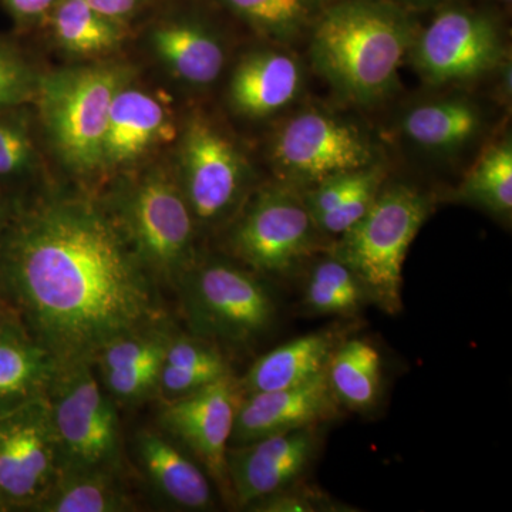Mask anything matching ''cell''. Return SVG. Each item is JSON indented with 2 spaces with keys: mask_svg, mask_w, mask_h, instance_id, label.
Listing matches in <instances>:
<instances>
[{
  "mask_svg": "<svg viewBox=\"0 0 512 512\" xmlns=\"http://www.w3.org/2000/svg\"><path fill=\"white\" fill-rule=\"evenodd\" d=\"M497 2L504 3V5H510L511 0H497Z\"/></svg>",
  "mask_w": 512,
  "mask_h": 512,
  "instance_id": "obj_40",
  "label": "cell"
},
{
  "mask_svg": "<svg viewBox=\"0 0 512 512\" xmlns=\"http://www.w3.org/2000/svg\"><path fill=\"white\" fill-rule=\"evenodd\" d=\"M173 130L171 114L154 94L124 86L114 97L103 141L101 173L130 167Z\"/></svg>",
  "mask_w": 512,
  "mask_h": 512,
  "instance_id": "obj_20",
  "label": "cell"
},
{
  "mask_svg": "<svg viewBox=\"0 0 512 512\" xmlns=\"http://www.w3.org/2000/svg\"><path fill=\"white\" fill-rule=\"evenodd\" d=\"M319 447L318 426L229 447L227 468L232 497L241 507H249L292 487L311 466Z\"/></svg>",
  "mask_w": 512,
  "mask_h": 512,
  "instance_id": "obj_14",
  "label": "cell"
},
{
  "mask_svg": "<svg viewBox=\"0 0 512 512\" xmlns=\"http://www.w3.org/2000/svg\"><path fill=\"white\" fill-rule=\"evenodd\" d=\"M386 181V165L373 164L326 178L302 197L319 231L338 238L369 211Z\"/></svg>",
  "mask_w": 512,
  "mask_h": 512,
  "instance_id": "obj_22",
  "label": "cell"
},
{
  "mask_svg": "<svg viewBox=\"0 0 512 512\" xmlns=\"http://www.w3.org/2000/svg\"><path fill=\"white\" fill-rule=\"evenodd\" d=\"M326 504L313 491H295L291 487L249 505V510L262 512H312L325 510Z\"/></svg>",
  "mask_w": 512,
  "mask_h": 512,
  "instance_id": "obj_34",
  "label": "cell"
},
{
  "mask_svg": "<svg viewBox=\"0 0 512 512\" xmlns=\"http://www.w3.org/2000/svg\"><path fill=\"white\" fill-rule=\"evenodd\" d=\"M39 164L32 120L25 106L0 111V183L25 180Z\"/></svg>",
  "mask_w": 512,
  "mask_h": 512,
  "instance_id": "obj_31",
  "label": "cell"
},
{
  "mask_svg": "<svg viewBox=\"0 0 512 512\" xmlns=\"http://www.w3.org/2000/svg\"><path fill=\"white\" fill-rule=\"evenodd\" d=\"M13 207H15V204L0 191V235H2L3 229H5L6 224H8Z\"/></svg>",
  "mask_w": 512,
  "mask_h": 512,
  "instance_id": "obj_39",
  "label": "cell"
},
{
  "mask_svg": "<svg viewBox=\"0 0 512 512\" xmlns=\"http://www.w3.org/2000/svg\"><path fill=\"white\" fill-rule=\"evenodd\" d=\"M62 471L46 399L0 416V510L33 511Z\"/></svg>",
  "mask_w": 512,
  "mask_h": 512,
  "instance_id": "obj_12",
  "label": "cell"
},
{
  "mask_svg": "<svg viewBox=\"0 0 512 512\" xmlns=\"http://www.w3.org/2000/svg\"><path fill=\"white\" fill-rule=\"evenodd\" d=\"M94 10L117 22L124 23L146 5L147 0H84Z\"/></svg>",
  "mask_w": 512,
  "mask_h": 512,
  "instance_id": "obj_36",
  "label": "cell"
},
{
  "mask_svg": "<svg viewBox=\"0 0 512 512\" xmlns=\"http://www.w3.org/2000/svg\"><path fill=\"white\" fill-rule=\"evenodd\" d=\"M136 510V503L117 480L116 471L62 470L37 512H123Z\"/></svg>",
  "mask_w": 512,
  "mask_h": 512,
  "instance_id": "obj_26",
  "label": "cell"
},
{
  "mask_svg": "<svg viewBox=\"0 0 512 512\" xmlns=\"http://www.w3.org/2000/svg\"><path fill=\"white\" fill-rule=\"evenodd\" d=\"M431 211L433 201L426 192L386 181L369 211L326 251L356 275L370 302L399 312L407 252Z\"/></svg>",
  "mask_w": 512,
  "mask_h": 512,
  "instance_id": "obj_3",
  "label": "cell"
},
{
  "mask_svg": "<svg viewBox=\"0 0 512 512\" xmlns=\"http://www.w3.org/2000/svg\"><path fill=\"white\" fill-rule=\"evenodd\" d=\"M56 0H5L9 12L20 23H36L47 18Z\"/></svg>",
  "mask_w": 512,
  "mask_h": 512,
  "instance_id": "obj_35",
  "label": "cell"
},
{
  "mask_svg": "<svg viewBox=\"0 0 512 512\" xmlns=\"http://www.w3.org/2000/svg\"><path fill=\"white\" fill-rule=\"evenodd\" d=\"M369 301L365 289L352 271L326 251L309 272L305 305L319 315H352Z\"/></svg>",
  "mask_w": 512,
  "mask_h": 512,
  "instance_id": "obj_30",
  "label": "cell"
},
{
  "mask_svg": "<svg viewBox=\"0 0 512 512\" xmlns=\"http://www.w3.org/2000/svg\"><path fill=\"white\" fill-rule=\"evenodd\" d=\"M402 8L416 12V10H436L441 6L450 5V3L460 2V0H392Z\"/></svg>",
  "mask_w": 512,
  "mask_h": 512,
  "instance_id": "obj_38",
  "label": "cell"
},
{
  "mask_svg": "<svg viewBox=\"0 0 512 512\" xmlns=\"http://www.w3.org/2000/svg\"><path fill=\"white\" fill-rule=\"evenodd\" d=\"M0 511H2V510H0Z\"/></svg>",
  "mask_w": 512,
  "mask_h": 512,
  "instance_id": "obj_41",
  "label": "cell"
},
{
  "mask_svg": "<svg viewBox=\"0 0 512 512\" xmlns=\"http://www.w3.org/2000/svg\"><path fill=\"white\" fill-rule=\"evenodd\" d=\"M225 376L228 375H220L212 370L190 369V367L171 366L164 363L160 380H158L157 394L163 397L164 402H173Z\"/></svg>",
  "mask_w": 512,
  "mask_h": 512,
  "instance_id": "obj_33",
  "label": "cell"
},
{
  "mask_svg": "<svg viewBox=\"0 0 512 512\" xmlns=\"http://www.w3.org/2000/svg\"><path fill=\"white\" fill-rule=\"evenodd\" d=\"M134 451L148 484L168 504L191 511L214 507L210 476L180 444L157 431L141 430Z\"/></svg>",
  "mask_w": 512,
  "mask_h": 512,
  "instance_id": "obj_21",
  "label": "cell"
},
{
  "mask_svg": "<svg viewBox=\"0 0 512 512\" xmlns=\"http://www.w3.org/2000/svg\"><path fill=\"white\" fill-rule=\"evenodd\" d=\"M487 128V111L463 93L413 101L397 120V131L407 146L436 160L460 156L481 140Z\"/></svg>",
  "mask_w": 512,
  "mask_h": 512,
  "instance_id": "obj_16",
  "label": "cell"
},
{
  "mask_svg": "<svg viewBox=\"0 0 512 512\" xmlns=\"http://www.w3.org/2000/svg\"><path fill=\"white\" fill-rule=\"evenodd\" d=\"M40 76L18 50L0 42V111L36 100Z\"/></svg>",
  "mask_w": 512,
  "mask_h": 512,
  "instance_id": "obj_32",
  "label": "cell"
},
{
  "mask_svg": "<svg viewBox=\"0 0 512 512\" xmlns=\"http://www.w3.org/2000/svg\"><path fill=\"white\" fill-rule=\"evenodd\" d=\"M148 42L165 72L185 87L208 89L224 73L227 43L205 20L191 16L165 19L151 29Z\"/></svg>",
  "mask_w": 512,
  "mask_h": 512,
  "instance_id": "obj_19",
  "label": "cell"
},
{
  "mask_svg": "<svg viewBox=\"0 0 512 512\" xmlns=\"http://www.w3.org/2000/svg\"><path fill=\"white\" fill-rule=\"evenodd\" d=\"M104 205L156 281L175 286L197 261V224L177 175L167 168L124 178Z\"/></svg>",
  "mask_w": 512,
  "mask_h": 512,
  "instance_id": "obj_5",
  "label": "cell"
},
{
  "mask_svg": "<svg viewBox=\"0 0 512 512\" xmlns=\"http://www.w3.org/2000/svg\"><path fill=\"white\" fill-rule=\"evenodd\" d=\"M275 180L308 190L326 178L384 163L369 128L320 104H306L282 120L266 147Z\"/></svg>",
  "mask_w": 512,
  "mask_h": 512,
  "instance_id": "obj_6",
  "label": "cell"
},
{
  "mask_svg": "<svg viewBox=\"0 0 512 512\" xmlns=\"http://www.w3.org/2000/svg\"><path fill=\"white\" fill-rule=\"evenodd\" d=\"M458 200L490 212L494 217H511L512 141L510 136L488 144L471 165L458 187Z\"/></svg>",
  "mask_w": 512,
  "mask_h": 512,
  "instance_id": "obj_29",
  "label": "cell"
},
{
  "mask_svg": "<svg viewBox=\"0 0 512 512\" xmlns=\"http://www.w3.org/2000/svg\"><path fill=\"white\" fill-rule=\"evenodd\" d=\"M340 343L338 333L332 330L293 339L259 357L239 384L245 394H252L311 382L326 372Z\"/></svg>",
  "mask_w": 512,
  "mask_h": 512,
  "instance_id": "obj_23",
  "label": "cell"
},
{
  "mask_svg": "<svg viewBox=\"0 0 512 512\" xmlns=\"http://www.w3.org/2000/svg\"><path fill=\"white\" fill-rule=\"evenodd\" d=\"M23 326L15 309L6 301L5 296L0 293V336L5 335L9 330Z\"/></svg>",
  "mask_w": 512,
  "mask_h": 512,
  "instance_id": "obj_37",
  "label": "cell"
},
{
  "mask_svg": "<svg viewBox=\"0 0 512 512\" xmlns=\"http://www.w3.org/2000/svg\"><path fill=\"white\" fill-rule=\"evenodd\" d=\"M49 16L57 45L73 56L109 55L126 36L124 23L106 18L84 0H56Z\"/></svg>",
  "mask_w": 512,
  "mask_h": 512,
  "instance_id": "obj_27",
  "label": "cell"
},
{
  "mask_svg": "<svg viewBox=\"0 0 512 512\" xmlns=\"http://www.w3.org/2000/svg\"><path fill=\"white\" fill-rule=\"evenodd\" d=\"M59 363L23 326L0 336V416L46 399Z\"/></svg>",
  "mask_w": 512,
  "mask_h": 512,
  "instance_id": "obj_24",
  "label": "cell"
},
{
  "mask_svg": "<svg viewBox=\"0 0 512 512\" xmlns=\"http://www.w3.org/2000/svg\"><path fill=\"white\" fill-rule=\"evenodd\" d=\"M123 64L66 67L40 76V119L50 146L72 174L101 173L103 141L111 104L131 80Z\"/></svg>",
  "mask_w": 512,
  "mask_h": 512,
  "instance_id": "obj_4",
  "label": "cell"
},
{
  "mask_svg": "<svg viewBox=\"0 0 512 512\" xmlns=\"http://www.w3.org/2000/svg\"><path fill=\"white\" fill-rule=\"evenodd\" d=\"M0 293L59 366L164 322L157 281L104 202L47 195L15 205L0 235Z\"/></svg>",
  "mask_w": 512,
  "mask_h": 512,
  "instance_id": "obj_1",
  "label": "cell"
},
{
  "mask_svg": "<svg viewBox=\"0 0 512 512\" xmlns=\"http://www.w3.org/2000/svg\"><path fill=\"white\" fill-rule=\"evenodd\" d=\"M419 28L392 0H333L306 37L309 64L340 101L370 109L399 89Z\"/></svg>",
  "mask_w": 512,
  "mask_h": 512,
  "instance_id": "obj_2",
  "label": "cell"
},
{
  "mask_svg": "<svg viewBox=\"0 0 512 512\" xmlns=\"http://www.w3.org/2000/svg\"><path fill=\"white\" fill-rule=\"evenodd\" d=\"M245 393L228 375L197 392L165 402L161 429L187 450L225 494L229 487L227 454L235 417Z\"/></svg>",
  "mask_w": 512,
  "mask_h": 512,
  "instance_id": "obj_13",
  "label": "cell"
},
{
  "mask_svg": "<svg viewBox=\"0 0 512 512\" xmlns=\"http://www.w3.org/2000/svg\"><path fill=\"white\" fill-rule=\"evenodd\" d=\"M507 57L503 25L491 10L454 2L436 9L417 30L407 59L427 86L474 82L500 69Z\"/></svg>",
  "mask_w": 512,
  "mask_h": 512,
  "instance_id": "obj_10",
  "label": "cell"
},
{
  "mask_svg": "<svg viewBox=\"0 0 512 512\" xmlns=\"http://www.w3.org/2000/svg\"><path fill=\"white\" fill-rule=\"evenodd\" d=\"M173 335V328L164 320L123 333L97 352L93 366L114 402L140 404L156 396Z\"/></svg>",
  "mask_w": 512,
  "mask_h": 512,
  "instance_id": "obj_18",
  "label": "cell"
},
{
  "mask_svg": "<svg viewBox=\"0 0 512 512\" xmlns=\"http://www.w3.org/2000/svg\"><path fill=\"white\" fill-rule=\"evenodd\" d=\"M175 175L198 229L231 224L255 190L254 170L242 148L201 111L185 121Z\"/></svg>",
  "mask_w": 512,
  "mask_h": 512,
  "instance_id": "obj_7",
  "label": "cell"
},
{
  "mask_svg": "<svg viewBox=\"0 0 512 512\" xmlns=\"http://www.w3.org/2000/svg\"><path fill=\"white\" fill-rule=\"evenodd\" d=\"M266 43L292 47L308 37L309 30L333 0H217Z\"/></svg>",
  "mask_w": 512,
  "mask_h": 512,
  "instance_id": "obj_25",
  "label": "cell"
},
{
  "mask_svg": "<svg viewBox=\"0 0 512 512\" xmlns=\"http://www.w3.org/2000/svg\"><path fill=\"white\" fill-rule=\"evenodd\" d=\"M338 404L326 372L311 382L288 389L245 394L235 417L229 447L319 426L336 416Z\"/></svg>",
  "mask_w": 512,
  "mask_h": 512,
  "instance_id": "obj_17",
  "label": "cell"
},
{
  "mask_svg": "<svg viewBox=\"0 0 512 512\" xmlns=\"http://www.w3.org/2000/svg\"><path fill=\"white\" fill-rule=\"evenodd\" d=\"M291 49L266 43L238 60L227 87L229 107L235 113L248 120H268L301 100L308 70Z\"/></svg>",
  "mask_w": 512,
  "mask_h": 512,
  "instance_id": "obj_15",
  "label": "cell"
},
{
  "mask_svg": "<svg viewBox=\"0 0 512 512\" xmlns=\"http://www.w3.org/2000/svg\"><path fill=\"white\" fill-rule=\"evenodd\" d=\"M326 375L339 404L352 410L369 409L379 396L382 356L366 340H346L330 357Z\"/></svg>",
  "mask_w": 512,
  "mask_h": 512,
  "instance_id": "obj_28",
  "label": "cell"
},
{
  "mask_svg": "<svg viewBox=\"0 0 512 512\" xmlns=\"http://www.w3.org/2000/svg\"><path fill=\"white\" fill-rule=\"evenodd\" d=\"M175 286L192 333L215 345H251L274 325L266 286L231 262L197 259Z\"/></svg>",
  "mask_w": 512,
  "mask_h": 512,
  "instance_id": "obj_8",
  "label": "cell"
},
{
  "mask_svg": "<svg viewBox=\"0 0 512 512\" xmlns=\"http://www.w3.org/2000/svg\"><path fill=\"white\" fill-rule=\"evenodd\" d=\"M62 470L119 471L121 434L116 402L94 376L93 363L62 365L46 396Z\"/></svg>",
  "mask_w": 512,
  "mask_h": 512,
  "instance_id": "obj_11",
  "label": "cell"
},
{
  "mask_svg": "<svg viewBox=\"0 0 512 512\" xmlns=\"http://www.w3.org/2000/svg\"><path fill=\"white\" fill-rule=\"evenodd\" d=\"M229 225V251L261 274H291L329 248V238L313 222L302 191L281 181L255 188Z\"/></svg>",
  "mask_w": 512,
  "mask_h": 512,
  "instance_id": "obj_9",
  "label": "cell"
}]
</instances>
